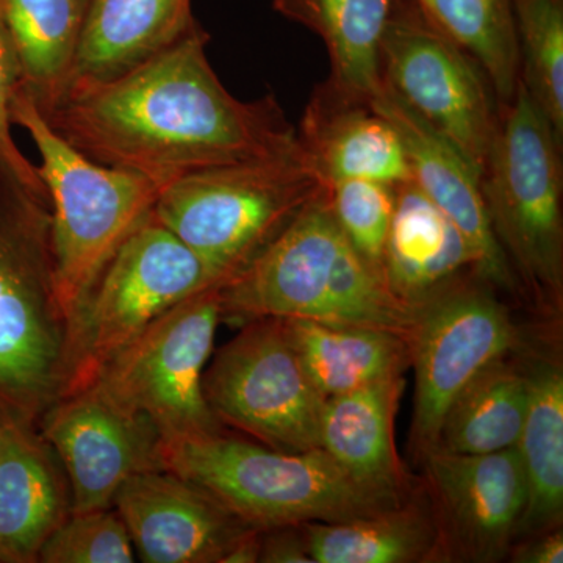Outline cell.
Listing matches in <instances>:
<instances>
[{
  "instance_id": "1",
  "label": "cell",
  "mask_w": 563,
  "mask_h": 563,
  "mask_svg": "<svg viewBox=\"0 0 563 563\" xmlns=\"http://www.w3.org/2000/svg\"><path fill=\"white\" fill-rule=\"evenodd\" d=\"M207 43L196 24L150 60L40 111L85 157L143 174L162 188L213 166L301 151L273 95L244 102L225 90Z\"/></svg>"
},
{
  "instance_id": "2",
  "label": "cell",
  "mask_w": 563,
  "mask_h": 563,
  "mask_svg": "<svg viewBox=\"0 0 563 563\" xmlns=\"http://www.w3.org/2000/svg\"><path fill=\"white\" fill-rule=\"evenodd\" d=\"M328 188L222 285V318H301L384 329L410 340L418 307L399 301L383 273L347 242Z\"/></svg>"
},
{
  "instance_id": "3",
  "label": "cell",
  "mask_w": 563,
  "mask_h": 563,
  "mask_svg": "<svg viewBox=\"0 0 563 563\" xmlns=\"http://www.w3.org/2000/svg\"><path fill=\"white\" fill-rule=\"evenodd\" d=\"M68 324L55 285L51 203L0 158V413L38 426L60 396Z\"/></svg>"
},
{
  "instance_id": "4",
  "label": "cell",
  "mask_w": 563,
  "mask_h": 563,
  "mask_svg": "<svg viewBox=\"0 0 563 563\" xmlns=\"http://www.w3.org/2000/svg\"><path fill=\"white\" fill-rule=\"evenodd\" d=\"M161 461L261 531L357 520L402 504L352 479L322 450L284 453L222 429L162 442Z\"/></svg>"
},
{
  "instance_id": "5",
  "label": "cell",
  "mask_w": 563,
  "mask_h": 563,
  "mask_svg": "<svg viewBox=\"0 0 563 563\" xmlns=\"http://www.w3.org/2000/svg\"><path fill=\"white\" fill-rule=\"evenodd\" d=\"M10 114L41 155L36 168L52 206L55 285L69 328L114 252L150 217L162 187L143 174L85 157L54 132L21 84Z\"/></svg>"
},
{
  "instance_id": "6",
  "label": "cell",
  "mask_w": 563,
  "mask_h": 563,
  "mask_svg": "<svg viewBox=\"0 0 563 563\" xmlns=\"http://www.w3.org/2000/svg\"><path fill=\"white\" fill-rule=\"evenodd\" d=\"M328 185L302 147L187 174L162 188L152 213L231 280Z\"/></svg>"
},
{
  "instance_id": "7",
  "label": "cell",
  "mask_w": 563,
  "mask_h": 563,
  "mask_svg": "<svg viewBox=\"0 0 563 563\" xmlns=\"http://www.w3.org/2000/svg\"><path fill=\"white\" fill-rule=\"evenodd\" d=\"M562 146L523 84L499 106L481 188L499 246L539 301L563 295Z\"/></svg>"
},
{
  "instance_id": "8",
  "label": "cell",
  "mask_w": 563,
  "mask_h": 563,
  "mask_svg": "<svg viewBox=\"0 0 563 563\" xmlns=\"http://www.w3.org/2000/svg\"><path fill=\"white\" fill-rule=\"evenodd\" d=\"M225 282L151 211L114 252L69 324L58 399L90 387L118 352L176 303Z\"/></svg>"
},
{
  "instance_id": "9",
  "label": "cell",
  "mask_w": 563,
  "mask_h": 563,
  "mask_svg": "<svg viewBox=\"0 0 563 563\" xmlns=\"http://www.w3.org/2000/svg\"><path fill=\"white\" fill-rule=\"evenodd\" d=\"M221 287L176 303L118 352L90 385L125 412L147 418L162 442L221 431L202 384L222 320Z\"/></svg>"
},
{
  "instance_id": "10",
  "label": "cell",
  "mask_w": 563,
  "mask_h": 563,
  "mask_svg": "<svg viewBox=\"0 0 563 563\" xmlns=\"http://www.w3.org/2000/svg\"><path fill=\"white\" fill-rule=\"evenodd\" d=\"M383 84L450 140L483 174L499 122V102L472 55L422 9L396 0L380 44Z\"/></svg>"
},
{
  "instance_id": "11",
  "label": "cell",
  "mask_w": 563,
  "mask_h": 563,
  "mask_svg": "<svg viewBox=\"0 0 563 563\" xmlns=\"http://www.w3.org/2000/svg\"><path fill=\"white\" fill-rule=\"evenodd\" d=\"M203 396L221 424L284 453L320 450L324 398L288 339L280 318H255L214 354Z\"/></svg>"
},
{
  "instance_id": "12",
  "label": "cell",
  "mask_w": 563,
  "mask_h": 563,
  "mask_svg": "<svg viewBox=\"0 0 563 563\" xmlns=\"http://www.w3.org/2000/svg\"><path fill=\"white\" fill-rule=\"evenodd\" d=\"M515 342L509 313L481 285L451 280L418 306L410 335L415 365L412 440L418 453L437 446L448 407L466 383Z\"/></svg>"
},
{
  "instance_id": "13",
  "label": "cell",
  "mask_w": 563,
  "mask_h": 563,
  "mask_svg": "<svg viewBox=\"0 0 563 563\" xmlns=\"http://www.w3.org/2000/svg\"><path fill=\"white\" fill-rule=\"evenodd\" d=\"M36 429L68 477L70 514L111 509L125 481L163 470L162 437L154 424L92 387L57 399Z\"/></svg>"
},
{
  "instance_id": "14",
  "label": "cell",
  "mask_w": 563,
  "mask_h": 563,
  "mask_svg": "<svg viewBox=\"0 0 563 563\" xmlns=\"http://www.w3.org/2000/svg\"><path fill=\"white\" fill-rule=\"evenodd\" d=\"M113 509L146 563H224L233 544L255 529L199 485L168 470L125 481Z\"/></svg>"
},
{
  "instance_id": "15",
  "label": "cell",
  "mask_w": 563,
  "mask_h": 563,
  "mask_svg": "<svg viewBox=\"0 0 563 563\" xmlns=\"http://www.w3.org/2000/svg\"><path fill=\"white\" fill-rule=\"evenodd\" d=\"M369 103L398 132L413 184L454 222L472 246L476 255V276L503 290H514L517 280L493 233L481 173L450 140L440 135L384 84Z\"/></svg>"
},
{
  "instance_id": "16",
  "label": "cell",
  "mask_w": 563,
  "mask_h": 563,
  "mask_svg": "<svg viewBox=\"0 0 563 563\" xmlns=\"http://www.w3.org/2000/svg\"><path fill=\"white\" fill-rule=\"evenodd\" d=\"M431 483L462 550L479 561L496 559L517 536L528 487L517 448L488 454L429 450Z\"/></svg>"
},
{
  "instance_id": "17",
  "label": "cell",
  "mask_w": 563,
  "mask_h": 563,
  "mask_svg": "<svg viewBox=\"0 0 563 563\" xmlns=\"http://www.w3.org/2000/svg\"><path fill=\"white\" fill-rule=\"evenodd\" d=\"M69 515L60 459L36 426L2 415L0 563L38 562L41 548Z\"/></svg>"
},
{
  "instance_id": "18",
  "label": "cell",
  "mask_w": 563,
  "mask_h": 563,
  "mask_svg": "<svg viewBox=\"0 0 563 563\" xmlns=\"http://www.w3.org/2000/svg\"><path fill=\"white\" fill-rule=\"evenodd\" d=\"M299 143L328 184L362 179L396 185L412 180L402 141L372 103L321 84L307 103Z\"/></svg>"
},
{
  "instance_id": "19",
  "label": "cell",
  "mask_w": 563,
  "mask_h": 563,
  "mask_svg": "<svg viewBox=\"0 0 563 563\" xmlns=\"http://www.w3.org/2000/svg\"><path fill=\"white\" fill-rule=\"evenodd\" d=\"M196 24L191 0H90L60 98L128 73L168 49Z\"/></svg>"
},
{
  "instance_id": "20",
  "label": "cell",
  "mask_w": 563,
  "mask_h": 563,
  "mask_svg": "<svg viewBox=\"0 0 563 563\" xmlns=\"http://www.w3.org/2000/svg\"><path fill=\"white\" fill-rule=\"evenodd\" d=\"M463 269L476 274V255L454 222L412 180L396 185L383 258L393 295L418 307Z\"/></svg>"
},
{
  "instance_id": "21",
  "label": "cell",
  "mask_w": 563,
  "mask_h": 563,
  "mask_svg": "<svg viewBox=\"0 0 563 563\" xmlns=\"http://www.w3.org/2000/svg\"><path fill=\"white\" fill-rule=\"evenodd\" d=\"M402 385L398 376L331 396L320 418V450L358 484L395 496H402L404 488L393 442Z\"/></svg>"
},
{
  "instance_id": "22",
  "label": "cell",
  "mask_w": 563,
  "mask_h": 563,
  "mask_svg": "<svg viewBox=\"0 0 563 563\" xmlns=\"http://www.w3.org/2000/svg\"><path fill=\"white\" fill-rule=\"evenodd\" d=\"M303 372L322 398L401 376L410 342L399 333L317 320H284Z\"/></svg>"
},
{
  "instance_id": "23",
  "label": "cell",
  "mask_w": 563,
  "mask_h": 563,
  "mask_svg": "<svg viewBox=\"0 0 563 563\" xmlns=\"http://www.w3.org/2000/svg\"><path fill=\"white\" fill-rule=\"evenodd\" d=\"M396 0H273L282 16L324 41L331 60L325 84L350 98L372 101L383 87L380 44Z\"/></svg>"
},
{
  "instance_id": "24",
  "label": "cell",
  "mask_w": 563,
  "mask_h": 563,
  "mask_svg": "<svg viewBox=\"0 0 563 563\" xmlns=\"http://www.w3.org/2000/svg\"><path fill=\"white\" fill-rule=\"evenodd\" d=\"M90 0H0L21 66V85L41 111L60 98L76 60Z\"/></svg>"
},
{
  "instance_id": "25",
  "label": "cell",
  "mask_w": 563,
  "mask_h": 563,
  "mask_svg": "<svg viewBox=\"0 0 563 563\" xmlns=\"http://www.w3.org/2000/svg\"><path fill=\"white\" fill-rule=\"evenodd\" d=\"M528 404L529 373L503 355L457 393L444 415L435 450L488 454L517 446Z\"/></svg>"
},
{
  "instance_id": "26",
  "label": "cell",
  "mask_w": 563,
  "mask_h": 563,
  "mask_svg": "<svg viewBox=\"0 0 563 563\" xmlns=\"http://www.w3.org/2000/svg\"><path fill=\"white\" fill-rule=\"evenodd\" d=\"M528 499L520 533L553 531L563 515V374L553 363L529 373V404L517 443Z\"/></svg>"
},
{
  "instance_id": "27",
  "label": "cell",
  "mask_w": 563,
  "mask_h": 563,
  "mask_svg": "<svg viewBox=\"0 0 563 563\" xmlns=\"http://www.w3.org/2000/svg\"><path fill=\"white\" fill-rule=\"evenodd\" d=\"M301 528L313 563L417 562L437 543L432 521L402 504L372 517Z\"/></svg>"
},
{
  "instance_id": "28",
  "label": "cell",
  "mask_w": 563,
  "mask_h": 563,
  "mask_svg": "<svg viewBox=\"0 0 563 563\" xmlns=\"http://www.w3.org/2000/svg\"><path fill=\"white\" fill-rule=\"evenodd\" d=\"M422 9L490 81L499 106L512 101L520 85V49L510 0H420Z\"/></svg>"
},
{
  "instance_id": "29",
  "label": "cell",
  "mask_w": 563,
  "mask_h": 563,
  "mask_svg": "<svg viewBox=\"0 0 563 563\" xmlns=\"http://www.w3.org/2000/svg\"><path fill=\"white\" fill-rule=\"evenodd\" d=\"M520 80L563 141V0H510Z\"/></svg>"
},
{
  "instance_id": "30",
  "label": "cell",
  "mask_w": 563,
  "mask_h": 563,
  "mask_svg": "<svg viewBox=\"0 0 563 563\" xmlns=\"http://www.w3.org/2000/svg\"><path fill=\"white\" fill-rule=\"evenodd\" d=\"M328 195L333 217L347 242L383 273L385 242L395 210V187L379 181L344 179L331 181Z\"/></svg>"
},
{
  "instance_id": "31",
  "label": "cell",
  "mask_w": 563,
  "mask_h": 563,
  "mask_svg": "<svg viewBox=\"0 0 563 563\" xmlns=\"http://www.w3.org/2000/svg\"><path fill=\"white\" fill-rule=\"evenodd\" d=\"M41 563H132L131 536L117 510L70 514L54 532L38 558Z\"/></svg>"
},
{
  "instance_id": "32",
  "label": "cell",
  "mask_w": 563,
  "mask_h": 563,
  "mask_svg": "<svg viewBox=\"0 0 563 563\" xmlns=\"http://www.w3.org/2000/svg\"><path fill=\"white\" fill-rule=\"evenodd\" d=\"M21 84V66L10 33L0 16V158L31 190L49 202L46 187L41 180L38 168L18 147L11 135L10 103ZM51 203V202H49Z\"/></svg>"
},
{
  "instance_id": "33",
  "label": "cell",
  "mask_w": 563,
  "mask_h": 563,
  "mask_svg": "<svg viewBox=\"0 0 563 563\" xmlns=\"http://www.w3.org/2000/svg\"><path fill=\"white\" fill-rule=\"evenodd\" d=\"M268 563H313L301 526H284L262 532L261 558Z\"/></svg>"
},
{
  "instance_id": "34",
  "label": "cell",
  "mask_w": 563,
  "mask_h": 563,
  "mask_svg": "<svg viewBox=\"0 0 563 563\" xmlns=\"http://www.w3.org/2000/svg\"><path fill=\"white\" fill-rule=\"evenodd\" d=\"M514 561L521 563H562V531L553 529V531L539 533L532 543L526 544L521 551L518 550Z\"/></svg>"
},
{
  "instance_id": "35",
  "label": "cell",
  "mask_w": 563,
  "mask_h": 563,
  "mask_svg": "<svg viewBox=\"0 0 563 563\" xmlns=\"http://www.w3.org/2000/svg\"><path fill=\"white\" fill-rule=\"evenodd\" d=\"M0 435H2V413H0Z\"/></svg>"
}]
</instances>
